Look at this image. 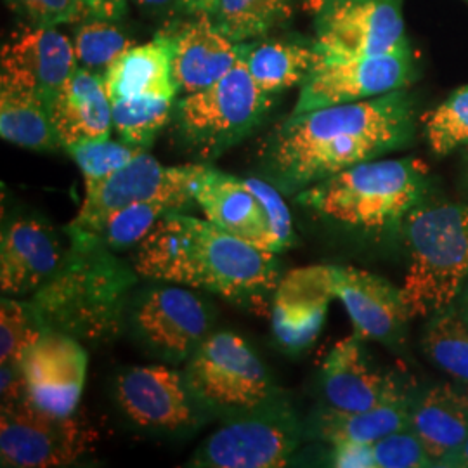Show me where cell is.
<instances>
[{
    "mask_svg": "<svg viewBox=\"0 0 468 468\" xmlns=\"http://www.w3.org/2000/svg\"><path fill=\"white\" fill-rule=\"evenodd\" d=\"M323 4H324V0H305V9L311 11L313 15H316Z\"/></svg>",
    "mask_w": 468,
    "mask_h": 468,
    "instance_id": "45",
    "label": "cell"
},
{
    "mask_svg": "<svg viewBox=\"0 0 468 468\" xmlns=\"http://www.w3.org/2000/svg\"><path fill=\"white\" fill-rule=\"evenodd\" d=\"M332 467L377 468L373 456V444L356 441H338L332 444Z\"/></svg>",
    "mask_w": 468,
    "mask_h": 468,
    "instance_id": "39",
    "label": "cell"
},
{
    "mask_svg": "<svg viewBox=\"0 0 468 468\" xmlns=\"http://www.w3.org/2000/svg\"><path fill=\"white\" fill-rule=\"evenodd\" d=\"M406 427H411V401L404 392L365 411H338L328 406L316 421V432L330 444L338 441L373 444Z\"/></svg>",
    "mask_w": 468,
    "mask_h": 468,
    "instance_id": "25",
    "label": "cell"
},
{
    "mask_svg": "<svg viewBox=\"0 0 468 468\" xmlns=\"http://www.w3.org/2000/svg\"><path fill=\"white\" fill-rule=\"evenodd\" d=\"M46 334L37 321L34 309L15 301L2 299L0 311V363H21L25 354Z\"/></svg>",
    "mask_w": 468,
    "mask_h": 468,
    "instance_id": "35",
    "label": "cell"
},
{
    "mask_svg": "<svg viewBox=\"0 0 468 468\" xmlns=\"http://www.w3.org/2000/svg\"><path fill=\"white\" fill-rule=\"evenodd\" d=\"M411 429L435 467H448L468 437V385L439 384L411 401Z\"/></svg>",
    "mask_w": 468,
    "mask_h": 468,
    "instance_id": "23",
    "label": "cell"
},
{
    "mask_svg": "<svg viewBox=\"0 0 468 468\" xmlns=\"http://www.w3.org/2000/svg\"><path fill=\"white\" fill-rule=\"evenodd\" d=\"M181 210L168 201H144L129 205L110 218H104L100 228L90 234L102 238L113 249H129L141 245V241L154 229L168 212Z\"/></svg>",
    "mask_w": 468,
    "mask_h": 468,
    "instance_id": "32",
    "label": "cell"
},
{
    "mask_svg": "<svg viewBox=\"0 0 468 468\" xmlns=\"http://www.w3.org/2000/svg\"><path fill=\"white\" fill-rule=\"evenodd\" d=\"M135 4L143 9H148V11H154V13H160V11H167L172 5L179 4L181 5V0H134Z\"/></svg>",
    "mask_w": 468,
    "mask_h": 468,
    "instance_id": "42",
    "label": "cell"
},
{
    "mask_svg": "<svg viewBox=\"0 0 468 468\" xmlns=\"http://www.w3.org/2000/svg\"><path fill=\"white\" fill-rule=\"evenodd\" d=\"M241 59L253 82L269 96L302 84L318 61L316 48L290 42L241 46Z\"/></svg>",
    "mask_w": 468,
    "mask_h": 468,
    "instance_id": "26",
    "label": "cell"
},
{
    "mask_svg": "<svg viewBox=\"0 0 468 468\" xmlns=\"http://www.w3.org/2000/svg\"><path fill=\"white\" fill-rule=\"evenodd\" d=\"M413 75L410 44L373 56L318 58L302 82L301 96L292 113L378 98L404 89Z\"/></svg>",
    "mask_w": 468,
    "mask_h": 468,
    "instance_id": "9",
    "label": "cell"
},
{
    "mask_svg": "<svg viewBox=\"0 0 468 468\" xmlns=\"http://www.w3.org/2000/svg\"><path fill=\"white\" fill-rule=\"evenodd\" d=\"M0 135L16 146L49 151L61 146L49 104L32 92L0 87Z\"/></svg>",
    "mask_w": 468,
    "mask_h": 468,
    "instance_id": "27",
    "label": "cell"
},
{
    "mask_svg": "<svg viewBox=\"0 0 468 468\" xmlns=\"http://www.w3.org/2000/svg\"><path fill=\"white\" fill-rule=\"evenodd\" d=\"M90 434L71 417L48 413L23 398L2 404L0 460L2 467H61L87 450Z\"/></svg>",
    "mask_w": 468,
    "mask_h": 468,
    "instance_id": "10",
    "label": "cell"
},
{
    "mask_svg": "<svg viewBox=\"0 0 468 468\" xmlns=\"http://www.w3.org/2000/svg\"><path fill=\"white\" fill-rule=\"evenodd\" d=\"M205 218L261 250L280 253L268 214L243 177L205 168L195 191Z\"/></svg>",
    "mask_w": 468,
    "mask_h": 468,
    "instance_id": "17",
    "label": "cell"
},
{
    "mask_svg": "<svg viewBox=\"0 0 468 468\" xmlns=\"http://www.w3.org/2000/svg\"><path fill=\"white\" fill-rule=\"evenodd\" d=\"M28 398L58 417H71L80 402L87 375V352L65 335H42L23 357Z\"/></svg>",
    "mask_w": 468,
    "mask_h": 468,
    "instance_id": "16",
    "label": "cell"
},
{
    "mask_svg": "<svg viewBox=\"0 0 468 468\" xmlns=\"http://www.w3.org/2000/svg\"><path fill=\"white\" fill-rule=\"evenodd\" d=\"M135 269L151 280L257 302L280 283L276 253L222 231L207 218L168 212L139 245Z\"/></svg>",
    "mask_w": 468,
    "mask_h": 468,
    "instance_id": "2",
    "label": "cell"
},
{
    "mask_svg": "<svg viewBox=\"0 0 468 468\" xmlns=\"http://www.w3.org/2000/svg\"><path fill=\"white\" fill-rule=\"evenodd\" d=\"M176 98L139 96L112 101L113 129L120 141L146 150L167 123Z\"/></svg>",
    "mask_w": 468,
    "mask_h": 468,
    "instance_id": "30",
    "label": "cell"
},
{
    "mask_svg": "<svg viewBox=\"0 0 468 468\" xmlns=\"http://www.w3.org/2000/svg\"><path fill=\"white\" fill-rule=\"evenodd\" d=\"M423 125L429 146L437 156H446L468 144V84L429 112Z\"/></svg>",
    "mask_w": 468,
    "mask_h": 468,
    "instance_id": "33",
    "label": "cell"
},
{
    "mask_svg": "<svg viewBox=\"0 0 468 468\" xmlns=\"http://www.w3.org/2000/svg\"><path fill=\"white\" fill-rule=\"evenodd\" d=\"M328 284L361 340L398 346L411 313L399 286L368 271L328 266Z\"/></svg>",
    "mask_w": 468,
    "mask_h": 468,
    "instance_id": "15",
    "label": "cell"
},
{
    "mask_svg": "<svg viewBox=\"0 0 468 468\" xmlns=\"http://www.w3.org/2000/svg\"><path fill=\"white\" fill-rule=\"evenodd\" d=\"M241 59V44L216 27L210 15H198L174 37V79L179 92L193 94L216 84Z\"/></svg>",
    "mask_w": 468,
    "mask_h": 468,
    "instance_id": "22",
    "label": "cell"
},
{
    "mask_svg": "<svg viewBox=\"0 0 468 468\" xmlns=\"http://www.w3.org/2000/svg\"><path fill=\"white\" fill-rule=\"evenodd\" d=\"M77 65L104 75L120 54L131 49L133 40L118 28L117 21L87 16L73 35Z\"/></svg>",
    "mask_w": 468,
    "mask_h": 468,
    "instance_id": "31",
    "label": "cell"
},
{
    "mask_svg": "<svg viewBox=\"0 0 468 468\" xmlns=\"http://www.w3.org/2000/svg\"><path fill=\"white\" fill-rule=\"evenodd\" d=\"M321 384L330 408L338 411H365L402 392L394 378L369 365L356 334L338 342L326 356Z\"/></svg>",
    "mask_w": 468,
    "mask_h": 468,
    "instance_id": "20",
    "label": "cell"
},
{
    "mask_svg": "<svg viewBox=\"0 0 468 468\" xmlns=\"http://www.w3.org/2000/svg\"><path fill=\"white\" fill-rule=\"evenodd\" d=\"M50 117L59 144L65 150L80 143L110 137L113 117L104 77L77 67L50 102Z\"/></svg>",
    "mask_w": 468,
    "mask_h": 468,
    "instance_id": "21",
    "label": "cell"
},
{
    "mask_svg": "<svg viewBox=\"0 0 468 468\" xmlns=\"http://www.w3.org/2000/svg\"><path fill=\"white\" fill-rule=\"evenodd\" d=\"M415 134V104L404 90L292 113L269 137L264 170L286 193H299L357 164L406 146Z\"/></svg>",
    "mask_w": 468,
    "mask_h": 468,
    "instance_id": "1",
    "label": "cell"
},
{
    "mask_svg": "<svg viewBox=\"0 0 468 468\" xmlns=\"http://www.w3.org/2000/svg\"><path fill=\"white\" fill-rule=\"evenodd\" d=\"M401 226L410 259L402 295L411 318H429L468 282V205L420 203Z\"/></svg>",
    "mask_w": 468,
    "mask_h": 468,
    "instance_id": "4",
    "label": "cell"
},
{
    "mask_svg": "<svg viewBox=\"0 0 468 468\" xmlns=\"http://www.w3.org/2000/svg\"><path fill=\"white\" fill-rule=\"evenodd\" d=\"M63 250L49 224L17 218L4 228L0 243V288L5 297L30 293L61 268Z\"/></svg>",
    "mask_w": 468,
    "mask_h": 468,
    "instance_id": "18",
    "label": "cell"
},
{
    "mask_svg": "<svg viewBox=\"0 0 468 468\" xmlns=\"http://www.w3.org/2000/svg\"><path fill=\"white\" fill-rule=\"evenodd\" d=\"M172 61L174 37L158 35L146 44L133 46L120 54L102 75L110 100L139 96L176 98L179 89Z\"/></svg>",
    "mask_w": 468,
    "mask_h": 468,
    "instance_id": "24",
    "label": "cell"
},
{
    "mask_svg": "<svg viewBox=\"0 0 468 468\" xmlns=\"http://www.w3.org/2000/svg\"><path fill=\"white\" fill-rule=\"evenodd\" d=\"M135 334L160 357L179 363L208 336L210 314L197 293L181 286L153 288L137 302Z\"/></svg>",
    "mask_w": 468,
    "mask_h": 468,
    "instance_id": "13",
    "label": "cell"
},
{
    "mask_svg": "<svg viewBox=\"0 0 468 468\" xmlns=\"http://www.w3.org/2000/svg\"><path fill=\"white\" fill-rule=\"evenodd\" d=\"M456 305H458V309L462 311V314L468 319V282L463 286V290H462V293L458 295V299L454 302Z\"/></svg>",
    "mask_w": 468,
    "mask_h": 468,
    "instance_id": "44",
    "label": "cell"
},
{
    "mask_svg": "<svg viewBox=\"0 0 468 468\" xmlns=\"http://www.w3.org/2000/svg\"><path fill=\"white\" fill-rule=\"evenodd\" d=\"M377 468L435 467L421 439L411 427L385 435L373 442Z\"/></svg>",
    "mask_w": 468,
    "mask_h": 468,
    "instance_id": "36",
    "label": "cell"
},
{
    "mask_svg": "<svg viewBox=\"0 0 468 468\" xmlns=\"http://www.w3.org/2000/svg\"><path fill=\"white\" fill-rule=\"evenodd\" d=\"M207 165H164L146 150L102 183L85 191L71 229L90 236L101 222L118 210L144 201H168L185 210L195 200L197 185Z\"/></svg>",
    "mask_w": 468,
    "mask_h": 468,
    "instance_id": "7",
    "label": "cell"
},
{
    "mask_svg": "<svg viewBox=\"0 0 468 468\" xmlns=\"http://www.w3.org/2000/svg\"><path fill=\"white\" fill-rule=\"evenodd\" d=\"M314 16L318 58L373 56L408 44L401 0H324Z\"/></svg>",
    "mask_w": 468,
    "mask_h": 468,
    "instance_id": "11",
    "label": "cell"
},
{
    "mask_svg": "<svg viewBox=\"0 0 468 468\" xmlns=\"http://www.w3.org/2000/svg\"><path fill=\"white\" fill-rule=\"evenodd\" d=\"M293 0H218L212 19L236 44L269 34L292 15Z\"/></svg>",
    "mask_w": 468,
    "mask_h": 468,
    "instance_id": "29",
    "label": "cell"
},
{
    "mask_svg": "<svg viewBox=\"0 0 468 468\" xmlns=\"http://www.w3.org/2000/svg\"><path fill=\"white\" fill-rule=\"evenodd\" d=\"M120 410L139 427L181 431L200 421L201 402L187 384L185 371L158 367H135L115 380Z\"/></svg>",
    "mask_w": 468,
    "mask_h": 468,
    "instance_id": "12",
    "label": "cell"
},
{
    "mask_svg": "<svg viewBox=\"0 0 468 468\" xmlns=\"http://www.w3.org/2000/svg\"><path fill=\"white\" fill-rule=\"evenodd\" d=\"M299 448V427L290 410L271 401L234 415L195 452L191 467L278 468Z\"/></svg>",
    "mask_w": 468,
    "mask_h": 468,
    "instance_id": "8",
    "label": "cell"
},
{
    "mask_svg": "<svg viewBox=\"0 0 468 468\" xmlns=\"http://www.w3.org/2000/svg\"><path fill=\"white\" fill-rule=\"evenodd\" d=\"M427 191V168L413 158L369 160L297 193L305 208L338 226L382 233L402 224Z\"/></svg>",
    "mask_w": 468,
    "mask_h": 468,
    "instance_id": "3",
    "label": "cell"
},
{
    "mask_svg": "<svg viewBox=\"0 0 468 468\" xmlns=\"http://www.w3.org/2000/svg\"><path fill=\"white\" fill-rule=\"evenodd\" d=\"M32 27L56 28L90 16L84 0H5Z\"/></svg>",
    "mask_w": 468,
    "mask_h": 468,
    "instance_id": "37",
    "label": "cell"
},
{
    "mask_svg": "<svg viewBox=\"0 0 468 468\" xmlns=\"http://www.w3.org/2000/svg\"><path fill=\"white\" fill-rule=\"evenodd\" d=\"M328 266H311L288 272L274 290L272 328L290 351H302L318 336L330 301Z\"/></svg>",
    "mask_w": 468,
    "mask_h": 468,
    "instance_id": "19",
    "label": "cell"
},
{
    "mask_svg": "<svg viewBox=\"0 0 468 468\" xmlns=\"http://www.w3.org/2000/svg\"><path fill=\"white\" fill-rule=\"evenodd\" d=\"M73 42L56 28L28 27L2 48L0 87L32 92L48 104L77 69Z\"/></svg>",
    "mask_w": 468,
    "mask_h": 468,
    "instance_id": "14",
    "label": "cell"
},
{
    "mask_svg": "<svg viewBox=\"0 0 468 468\" xmlns=\"http://www.w3.org/2000/svg\"><path fill=\"white\" fill-rule=\"evenodd\" d=\"M218 0H181V5L186 11L195 15H210L216 11Z\"/></svg>",
    "mask_w": 468,
    "mask_h": 468,
    "instance_id": "41",
    "label": "cell"
},
{
    "mask_svg": "<svg viewBox=\"0 0 468 468\" xmlns=\"http://www.w3.org/2000/svg\"><path fill=\"white\" fill-rule=\"evenodd\" d=\"M448 467L452 468H468V437L465 444L462 446V450L452 458Z\"/></svg>",
    "mask_w": 468,
    "mask_h": 468,
    "instance_id": "43",
    "label": "cell"
},
{
    "mask_svg": "<svg viewBox=\"0 0 468 468\" xmlns=\"http://www.w3.org/2000/svg\"><path fill=\"white\" fill-rule=\"evenodd\" d=\"M84 4L90 16L118 21L125 13L127 0H84Z\"/></svg>",
    "mask_w": 468,
    "mask_h": 468,
    "instance_id": "40",
    "label": "cell"
},
{
    "mask_svg": "<svg viewBox=\"0 0 468 468\" xmlns=\"http://www.w3.org/2000/svg\"><path fill=\"white\" fill-rule=\"evenodd\" d=\"M185 375L203 408L231 417L276 398L264 363L233 332L208 335L187 359Z\"/></svg>",
    "mask_w": 468,
    "mask_h": 468,
    "instance_id": "6",
    "label": "cell"
},
{
    "mask_svg": "<svg viewBox=\"0 0 468 468\" xmlns=\"http://www.w3.org/2000/svg\"><path fill=\"white\" fill-rule=\"evenodd\" d=\"M271 98L239 59L216 84L186 94L177 102V129L191 148L218 154L250 134L266 117Z\"/></svg>",
    "mask_w": 468,
    "mask_h": 468,
    "instance_id": "5",
    "label": "cell"
},
{
    "mask_svg": "<svg viewBox=\"0 0 468 468\" xmlns=\"http://www.w3.org/2000/svg\"><path fill=\"white\" fill-rule=\"evenodd\" d=\"M423 351L454 382L468 385V319L456 303L427 318Z\"/></svg>",
    "mask_w": 468,
    "mask_h": 468,
    "instance_id": "28",
    "label": "cell"
},
{
    "mask_svg": "<svg viewBox=\"0 0 468 468\" xmlns=\"http://www.w3.org/2000/svg\"><path fill=\"white\" fill-rule=\"evenodd\" d=\"M75 164L82 170L85 191L100 185L117 170L131 164L141 153V148L131 146L123 141H112L110 137L94 139L68 148Z\"/></svg>",
    "mask_w": 468,
    "mask_h": 468,
    "instance_id": "34",
    "label": "cell"
},
{
    "mask_svg": "<svg viewBox=\"0 0 468 468\" xmlns=\"http://www.w3.org/2000/svg\"><path fill=\"white\" fill-rule=\"evenodd\" d=\"M245 183L249 185L255 197L261 200L266 214H268L271 231L276 238V243L280 247V253L288 250L295 245V233H293V220L288 205L284 203L282 193L274 185H269L268 181L247 177Z\"/></svg>",
    "mask_w": 468,
    "mask_h": 468,
    "instance_id": "38",
    "label": "cell"
}]
</instances>
